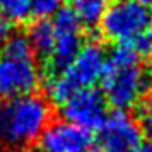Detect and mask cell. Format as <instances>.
Instances as JSON below:
<instances>
[{
	"label": "cell",
	"mask_w": 152,
	"mask_h": 152,
	"mask_svg": "<svg viewBox=\"0 0 152 152\" xmlns=\"http://www.w3.org/2000/svg\"><path fill=\"white\" fill-rule=\"evenodd\" d=\"M151 10L133 0H115L99 21L101 34L116 45H132L147 33Z\"/></svg>",
	"instance_id": "5"
},
{
	"label": "cell",
	"mask_w": 152,
	"mask_h": 152,
	"mask_svg": "<svg viewBox=\"0 0 152 152\" xmlns=\"http://www.w3.org/2000/svg\"><path fill=\"white\" fill-rule=\"evenodd\" d=\"M142 132L152 144V92L142 103Z\"/></svg>",
	"instance_id": "14"
},
{
	"label": "cell",
	"mask_w": 152,
	"mask_h": 152,
	"mask_svg": "<svg viewBox=\"0 0 152 152\" xmlns=\"http://www.w3.org/2000/svg\"><path fill=\"white\" fill-rule=\"evenodd\" d=\"M63 5V0H31V15L38 19H48L55 15Z\"/></svg>",
	"instance_id": "13"
},
{
	"label": "cell",
	"mask_w": 152,
	"mask_h": 152,
	"mask_svg": "<svg viewBox=\"0 0 152 152\" xmlns=\"http://www.w3.org/2000/svg\"><path fill=\"white\" fill-rule=\"evenodd\" d=\"M99 149L101 152H142L144 132L140 123L125 111L108 115L99 128Z\"/></svg>",
	"instance_id": "6"
},
{
	"label": "cell",
	"mask_w": 152,
	"mask_h": 152,
	"mask_svg": "<svg viewBox=\"0 0 152 152\" xmlns=\"http://www.w3.org/2000/svg\"><path fill=\"white\" fill-rule=\"evenodd\" d=\"M7 36H9V28H7V22L0 19V46H2V43L5 41V38H7Z\"/></svg>",
	"instance_id": "16"
},
{
	"label": "cell",
	"mask_w": 152,
	"mask_h": 152,
	"mask_svg": "<svg viewBox=\"0 0 152 152\" xmlns=\"http://www.w3.org/2000/svg\"><path fill=\"white\" fill-rule=\"evenodd\" d=\"M128 46H132V50L138 55V58L151 56L152 55V36L149 33H145L140 38H137L132 45H128Z\"/></svg>",
	"instance_id": "15"
},
{
	"label": "cell",
	"mask_w": 152,
	"mask_h": 152,
	"mask_svg": "<svg viewBox=\"0 0 152 152\" xmlns=\"http://www.w3.org/2000/svg\"><path fill=\"white\" fill-rule=\"evenodd\" d=\"M63 120L86 130H99L108 118V103L94 87L80 89L60 104Z\"/></svg>",
	"instance_id": "7"
},
{
	"label": "cell",
	"mask_w": 152,
	"mask_h": 152,
	"mask_svg": "<svg viewBox=\"0 0 152 152\" xmlns=\"http://www.w3.org/2000/svg\"><path fill=\"white\" fill-rule=\"evenodd\" d=\"M50 121V103L39 94L4 99L0 103V144L7 147L31 145Z\"/></svg>",
	"instance_id": "2"
},
{
	"label": "cell",
	"mask_w": 152,
	"mask_h": 152,
	"mask_svg": "<svg viewBox=\"0 0 152 152\" xmlns=\"http://www.w3.org/2000/svg\"><path fill=\"white\" fill-rule=\"evenodd\" d=\"M28 39L34 55L41 56V58H50L51 50H53V43H55V29H53L51 21L38 19L29 28Z\"/></svg>",
	"instance_id": "10"
},
{
	"label": "cell",
	"mask_w": 152,
	"mask_h": 152,
	"mask_svg": "<svg viewBox=\"0 0 152 152\" xmlns=\"http://www.w3.org/2000/svg\"><path fill=\"white\" fill-rule=\"evenodd\" d=\"M140 58L128 45H118L106 56L101 77L103 96L116 111H128L144 99L147 74L140 67Z\"/></svg>",
	"instance_id": "1"
},
{
	"label": "cell",
	"mask_w": 152,
	"mask_h": 152,
	"mask_svg": "<svg viewBox=\"0 0 152 152\" xmlns=\"http://www.w3.org/2000/svg\"><path fill=\"white\" fill-rule=\"evenodd\" d=\"M147 80H149V82L152 84V65L149 67V74H147Z\"/></svg>",
	"instance_id": "19"
},
{
	"label": "cell",
	"mask_w": 152,
	"mask_h": 152,
	"mask_svg": "<svg viewBox=\"0 0 152 152\" xmlns=\"http://www.w3.org/2000/svg\"><path fill=\"white\" fill-rule=\"evenodd\" d=\"M39 82L41 70L28 36H7L0 48V99L33 94Z\"/></svg>",
	"instance_id": "3"
},
{
	"label": "cell",
	"mask_w": 152,
	"mask_h": 152,
	"mask_svg": "<svg viewBox=\"0 0 152 152\" xmlns=\"http://www.w3.org/2000/svg\"><path fill=\"white\" fill-rule=\"evenodd\" d=\"M36 142L39 152H91L94 138L82 126L58 120L50 121Z\"/></svg>",
	"instance_id": "9"
},
{
	"label": "cell",
	"mask_w": 152,
	"mask_h": 152,
	"mask_svg": "<svg viewBox=\"0 0 152 152\" xmlns=\"http://www.w3.org/2000/svg\"><path fill=\"white\" fill-rule=\"evenodd\" d=\"M31 15V0H0V19L19 24Z\"/></svg>",
	"instance_id": "12"
},
{
	"label": "cell",
	"mask_w": 152,
	"mask_h": 152,
	"mask_svg": "<svg viewBox=\"0 0 152 152\" xmlns=\"http://www.w3.org/2000/svg\"><path fill=\"white\" fill-rule=\"evenodd\" d=\"M106 53L99 43H86L74 60L56 70V74L46 80V96L50 101L62 104L69 99L74 92L80 89L94 87L101 82V77L106 67Z\"/></svg>",
	"instance_id": "4"
},
{
	"label": "cell",
	"mask_w": 152,
	"mask_h": 152,
	"mask_svg": "<svg viewBox=\"0 0 152 152\" xmlns=\"http://www.w3.org/2000/svg\"><path fill=\"white\" fill-rule=\"evenodd\" d=\"M133 2H137V4H142V5H145V7L152 5V0H133Z\"/></svg>",
	"instance_id": "17"
},
{
	"label": "cell",
	"mask_w": 152,
	"mask_h": 152,
	"mask_svg": "<svg viewBox=\"0 0 152 152\" xmlns=\"http://www.w3.org/2000/svg\"><path fill=\"white\" fill-rule=\"evenodd\" d=\"M147 33L152 36V12H151V17H149V26H147Z\"/></svg>",
	"instance_id": "18"
},
{
	"label": "cell",
	"mask_w": 152,
	"mask_h": 152,
	"mask_svg": "<svg viewBox=\"0 0 152 152\" xmlns=\"http://www.w3.org/2000/svg\"><path fill=\"white\" fill-rule=\"evenodd\" d=\"M142 152H152V144L149 145V147H144V149H142Z\"/></svg>",
	"instance_id": "20"
},
{
	"label": "cell",
	"mask_w": 152,
	"mask_h": 152,
	"mask_svg": "<svg viewBox=\"0 0 152 152\" xmlns=\"http://www.w3.org/2000/svg\"><path fill=\"white\" fill-rule=\"evenodd\" d=\"M53 29H55V43L48 60H51L56 70L67 67L74 56L82 48V22L72 9H60L53 15Z\"/></svg>",
	"instance_id": "8"
},
{
	"label": "cell",
	"mask_w": 152,
	"mask_h": 152,
	"mask_svg": "<svg viewBox=\"0 0 152 152\" xmlns=\"http://www.w3.org/2000/svg\"><path fill=\"white\" fill-rule=\"evenodd\" d=\"M111 0H70V9L86 26H97Z\"/></svg>",
	"instance_id": "11"
}]
</instances>
